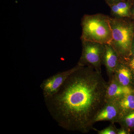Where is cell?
Masks as SVG:
<instances>
[{
  "instance_id": "cell-18",
  "label": "cell",
  "mask_w": 134,
  "mask_h": 134,
  "mask_svg": "<svg viewBox=\"0 0 134 134\" xmlns=\"http://www.w3.org/2000/svg\"><path fill=\"white\" fill-rule=\"evenodd\" d=\"M133 90H134V86H133Z\"/></svg>"
},
{
  "instance_id": "cell-5",
  "label": "cell",
  "mask_w": 134,
  "mask_h": 134,
  "mask_svg": "<svg viewBox=\"0 0 134 134\" xmlns=\"http://www.w3.org/2000/svg\"><path fill=\"white\" fill-rule=\"evenodd\" d=\"M81 67L82 66L77 64L71 69L58 72L44 79L40 85L44 98L49 97L57 93L68 77Z\"/></svg>"
},
{
  "instance_id": "cell-1",
  "label": "cell",
  "mask_w": 134,
  "mask_h": 134,
  "mask_svg": "<svg viewBox=\"0 0 134 134\" xmlns=\"http://www.w3.org/2000/svg\"><path fill=\"white\" fill-rule=\"evenodd\" d=\"M108 82L101 72L82 66L69 76L58 92L44 98L48 112L68 131L86 133L105 102Z\"/></svg>"
},
{
  "instance_id": "cell-3",
  "label": "cell",
  "mask_w": 134,
  "mask_h": 134,
  "mask_svg": "<svg viewBox=\"0 0 134 134\" xmlns=\"http://www.w3.org/2000/svg\"><path fill=\"white\" fill-rule=\"evenodd\" d=\"M112 32V46L121 58H127L131 52L134 30L133 26L119 20L110 21Z\"/></svg>"
},
{
  "instance_id": "cell-4",
  "label": "cell",
  "mask_w": 134,
  "mask_h": 134,
  "mask_svg": "<svg viewBox=\"0 0 134 134\" xmlns=\"http://www.w3.org/2000/svg\"><path fill=\"white\" fill-rule=\"evenodd\" d=\"M100 43L84 41L81 56L77 64L82 66H89L101 72L100 66L105 46Z\"/></svg>"
},
{
  "instance_id": "cell-9",
  "label": "cell",
  "mask_w": 134,
  "mask_h": 134,
  "mask_svg": "<svg viewBox=\"0 0 134 134\" xmlns=\"http://www.w3.org/2000/svg\"><path fill=\"white\" fill-rule=\"evenodd\" d=\"M113 76L121 85L132 87L134 86V73L121 59Z\"/></svg>"
},
{
  "instance_id": "cell-17",
  "label": "cell",
  "mask_w": 134,
  "mask_h": 134,
  "mask_svg": "<svg viewBox=\"0 0 134 134\" xmlns=\"http://www.w3.org/2000/svg\"><path fill=\"white\" fill-rule=\"evenodd\" d=\"M131 53H132V54H133V56H134V45L133 46H132Z\"/></svg>"
},
{
  "instance_id": "cell-11",
  "label": "cell",
  "mask_w": 134,
  "mask_h": 134,
  "mask_svg": "<svg viewBox=\"0 0 134 134\" xmlns=\"http://www.w3.org/2000/svg\"><path fill=\"white\" fill-rule=\"evenodd\" d=\"M121 127L127 130L129 133L134 129V110L122 116L118 122Z\"/></svg>"
},
{
  "instance_id": "cell-2",
  "label": "cell",
  "mask_w": 134,
  "mask_h": 134,
  "mask_svg": "<svg viewBox=\"0 0 134 134\" xmlns=\"http://www.w3.org/2000/svg\"><path fill=\"white\" fill-rule=\"evenodd\" d=\"M82 25V38L84 41L111 44L112 32L109 19L101 16H85Z\"/></svg>"
},
{
  "instance_id": "cell-6",
  "label": "cell",
  "mask_w": 134,
  "mask_h": 134,
  "mask_svg": "<svg viewBox=\"0 0 134 134\" xmlns=\"http://www.w3.org/2000/svg\"><path fill=\"white\" fill-rule=\"evenodd\" d=\"M121 118L120 111L116 101H107L96 116L94 123L100 121L118 123Z\"/></svg>"
},
{
  "instance_id": "cell-13",
  "label": "cell",
  "mask_w": 134,
  "mask_h": 134,
  "mask_svg": "<svg viewBox=\"0 0 134 134\" xmlns=\"http://www.w3.org/2000/svg\"><path fill=\"white\" fill-rule=\"evenodd\" d=\"M112 10L114 13L121 16H126L128 15V13L123 11L119 8L117 5H113L111 7Z\"/></svg>"
},
{
  "instance_id": "cell-14",
  "label": "cell",
  "mask_w": 134,
  "mask_h": 134,
  "mask_svg": "<svg viewBox=\"0 0 134 134\" xmlns=\"http://www.w3.org/2000/svg\"><path fill=\"white\" fill-rule=\"evenodd\" d=\"M121 9L127 13H129V6L128 4L125 2H121L116 4Z\"/></svg>"
},
{
  "instance_id": "cell-12",
  "label": "cell",
  "mask_w": 134,
  "mask_h": 134,
  "mask_svg": "<svg viewBox=\"0 0 134 134\" xmlns=\"http://www.w3.org/2000/svg\"><path fill=\"white\" fill-rule=\"evenodd\" d=\"M114 123H112L105 128L102 130H98L93 128L94 130L97 132L98 134H117L118 129L114 126Z\"/></svg>"
},
{
  "instance_id": "cell-10",
  "label": "cell",
  "mask_w": 134,
  "mask_h": 134,
  "mask_svg": "<svg viewBox=\"0 0 134 134\" xmlns=\"http://www.w3.org/2000/svg\"><path fill=\"white\" fill-rule=\"evenodd\" d=\"M120 111L121 117L134 110V93L126 95L115 100Z\"/></svg>"
},
{
  "instance_id": "cell-16",
  "label": "cell",
  "mask_w": 134,
  "mask_h": 134,
  "mask_svg": "<svg viewBox=\"0 0 134 134\" xmlns=\"http://www.w3.org/2000/svg\"><path fill=\"white\" fill-rule=\"evenodd\" d=\"M130 133L127 130L124 128L121 127L120 129H118L117 134H128Z\"/></svg>"
},
{
  "instance_id": "cell-19",
  "label": "cell",
  "mask_w": 134,
  "mask_h": 134,
  "mask_svg": "<svg viewBox=\"0 0 134 134\" xmlns=\"http://www.w3.org/2000/svg\"></svg>"
},
{
  "instance_id": "cell-8",
  "label": "cell",
  "mask_w": 134,
  "mask_h": 134,
  "mask_svg": "<svg viewBox=\"0 0 134 134\" xmlns=\"http://www.w3.org/2000/svg\"><path fill=\"white\" fill-rule=\"evenodd\" d=\"M120 61V55L112 46L111 44L105 45L103 62L105 66L109 78L114 75Z\"/></svg>"
},
{
  "instance_id": "cell-7",
  "label": "cell",
  "mask_w": 134,
  "mask_h": 134,
  "mask_svg": "<svg viewBox=\"0 0 134 134\" xmlns=\"http://www.w3.org/2000/svg\"><path fill=\"white\" fill-rule=\"evenodd\" d=\"M133 93V87L121 85L113 76L109 78L106 95V101L117 100L126 95Z\"/></svg>"
},
{
  "instance_id": "cell-15",
  "label": "cell",
  "mask_w": 134,
  "mask_h": 134,
  "mask_svg": "<svg viewBox=\"0 0 134 134\" xmlns=\"http://www.w3.org/2000/svg\"><path fill=\"white\" fill-rule=\"evenodd\" d=\"M125 62L134 73V56H133L131 59H130L127 60V62Z\"/></svg>"
}]
</instances>
